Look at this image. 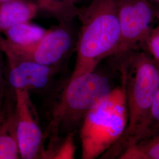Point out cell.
I'll use <instances>...</instances> for the list:
<instances>
[{"label":"cell","mask_w":159,"mask_h":159,"mask_svg":"<svg viewBox=\"0 0 159 159\" xmlns=\"http://www.w3.org/2000/svg\"><path fill=\"white\" fill-rule=\"evenodd\" d=\"M111 57L119 63L128 122L123 134L102 159H119L127 148L149 136L152 105L159 89V66L149 54L133 50Z\"/></svg>","instance_id":"6da1fadb"},{"label":"cell","mask_w":159,"mask_h":159,"mask_svg":"<svg viewBox=\"0 0 159 159\" xmlns=\"http://www.w3.org/2000/svg\"><path fill=\"white\" fill-rule=\"evenodd\" d=\"M118 0H92L77 17L81 24L76 43L77 58L69 80L95 70L103 59L111 57L119 43Z\"/></svg>","instance_id":"7a4b0ae2"},{"label":"cell","mask_w":159,"mask_h":159,"mask_svg":"<svg viewBox=\"0 0 159 159\" xmlns=\"http://www.w3.org/2000/svg\"><path fill=\"white\" fill-rule=\"evenodd\" d=\"M112 90L108 77L95 70L68 80L44 133V143L48 140L51 145L61 135L75 133L86 114Z\"/></svg>","instance_id":"3957f363"},{"label":"cell","mask_w":159,"mask_h":159,"mask_svg":"<svg viewBox=\"0 0 159 159\" xmlns=\"http://www.w3.org/2000/svg\"><path fill=\"white\" fill-rule=\"evenodd\" d=\"M127 122L125 90L121 83L86 114L80 126L81 159L101 157L123 134Z\"/></svg>","instance_id":"277c9868"},{"label":"cell","mask_w":159,"mask_h":159,"mask_svg":"<svg viewBox=\"0 0 159 159\" xmlns=\"http://www.w3.org/2000/svg\"><path fill=\"white\" fill-rule=\"evenodd\" d=\"M117 12L120 37L113 56L146 47L151 25L157 18L154 6L149 0H118Z\"/></svg>","instance_id":"5b68a950"},{"label":"cell","mask_w":159,"mask_h":159,"mask_svg":"<svg viewBox=\"0 0 159 159\" xmlns=\"http://www.w3.org/2000/svg\"><path fill=\"white\" fill-rule=\"evenodd\" d=\"M73 20L59 22L48 30L38 42L29 46H17L6 40L8 45L20 54L37 63L61 67L76 48V38Z\"/></svg>","instance_id":"8992f818"},{"label":"cell","mask_w":159,"mask_h":159,"mask_svg":"<svg viewBox=\"0 0 159 159\" xmlns=\"http://www.w3.org/2000/svg\"><path fill=\"white\" fill-rule=\"evenodd\" d=\"M0 48L8 63L7 83L10 89L39 92L51 86L60 72L59 67L37 63L14 51L0 35Z\"/></svg>","instance_id":"52a82bcc"},{"label":"cell","mask_w":159,"mask_h":159,"mask_svg":"<svg viewBox=\"0 0 159 159\" xmlns=\"http://www.w3.org/2000/svg\"><path fill=\"white\" fill-rule=\"evenodd\" d=\"M13 91L16 99L17 140L21 158H41L44 150V133L31 100L30 93L24 90Z\"/></svg>","instance_id":"ba28073f"},{"label":"cell","mask_w":159,"mask_h":159,"mask_svg":"<svg viewBox=\"0 0 159 159\" xmlns=\"http://www.w3.org/2000/svg\"><path fill=\"white\" fill-rule=\"evenodd\" d=\"M10 90V93L7 91L0 113V159L21 158L17 140L15 94Z\"/></svg>","instance_id":"9c48e42d"},{"label":"cell","mask_w":159,"mask_h":159,"mask_svg":"<svg viewBox=\"0 0 159 159\" xmlns=\"http://www.w3.org/2000/svg\"><path fill=\"white\" fill-rule=\"evenodd\" d=\"M38 10L35 3L29 0H11L0 4V33L18 23L30 21Z\"/></svg>","instance_id":"30bf717a"},{"label":"cell","mask_w":159,"mask_h":159,"mask_svg":"<svg viewBox=\"0 0 159 159\" xmlns=\"http://www.w3.org/2000/svg\"><path fill=\"white\" fill-rule=\"evenodd\" d=\"M48 30L31 23L30 21L18 23L2 33L5 39L17 46H29L40 41Z\"/></svg>","instance_id":"8fae6325"},{"label":"cell","mask_w":159,"mask_h":159,"mask_svg":"<svg viewBox=\"0 0 159 159\" xmlns=\"http://www.w3.org/2000/svg\"><path fill=\"white\" fill-rule=\"evenodd\" d=\"M39 9L50 13L59 22L73 20L81 11L72 0H34Z\"/></svg>","instance_id":"7c38bea8"},{"label":"cell","mask_w":159,"mask_h":159,"mask_svg":"<svg viewBox=\"0 0 159 159\" xmlns=\"http://www.w3.org/2000/svg\"><path fill=\"white\" fill-rule=\"evenodd\" d=\"M119 159H159V133L148 137L127 148Z\"/></svg>","instance_id":"4fadbf2b"},{"label":"cell","mask_w":159,"mask_h":159,"mask_svg":"<svg viewBox=\"0 0 159 159\" xmlns=\"http://www.w3.org/2000/svg\"><path fill=\"white\" fill-rule=\"evenodd\" d=\"M74 133H69L61 141L60 139L51 146L44 149L42 159H72L75 158L76 146L74 142Z\"/></svg>","instance_id":"5bb4252c"},{"label":"cell","mask_w":159,"mask_h":159,"mask_svg":"<svg viewBox=\"0 0 159 159\" xmlns=\"http://www.w3.org/2000/svg\"><path fill=\"white\" fill-rule=\"evenodd\" d=\"M145 47L159 67V23L156 27L152 29Z\"/></svg>","instance_id":"9a60e30c"},{"label":"cell","mask_w":159,"mask_h":159,"mask_svg":"<svg viewBox=\"0 0 159 159\" xmlns=\"http://www.w3.org/2000/svg\"><path fill=\"white\" fill-rule=\"evenodd\" d=\"M157 133H159V89L154 97L152 105L148 136Z\"/></svg>","instance_id":"2e32d148"},{"label":"cell","mask_w":159,"mask_h":159,"mask_svg":"<svg viewBox=\"0 0 159 159\" xmlns=\"http://www.w3.org/2000/svg\"><path fill=\"white\" fill-rule=\"evenodd\" d=\"M3 55L4 54L0 48V113L3 108L7 91V81L4 71Z\"/></svg>","instance_id":"e0dca14e"},{"label":"cell","mask_w":159,"mask_h":159,"mask_svg":"<svg viewBox=\"0 0 159 159\" xmlns=\"http://www.w3.org/2000/svg\"><path fill=\"white\" fill-rule=\"evenodd\" d=\"M156 6H154L156 18L159 20V3H156Z\"/></svg>","instance_id":"ac0fdd59"},{"label":"cell","mask_w":159,"mask_h":159,"mask_svg":"<svg viewBox=\"0 0 159 159\" xmlns=\"http://www.w3.org/2000/svg\"><path fill=\"white\" fill-rule=\"evenodd\" d=\"M84 1V0H72V1L74 2L75 4H77V3H78V2H81V1Z\"/></svg>","instance_id":"d6986e66"},{"label":"cell","mask_w":159,"mask_h":159,"mask_svg":"<svg viewBox=\"0 0 159 159\" xmlns=\"http://www.w3.org/2000/svg\"><path fill=\"white\" fill-rule=\"evenodd\" d=\"M11 1V0H0V4H2L3 2H5L7 1Z\"/></svg>","instance_id":"ffe728a7"},{"label":"cell","mask_w":159,"mask_h":159,"mask_svg":"<svg viewBox=\"0 0 159 159\" xmlns=\"http://www.w3.org/2000/svg\"><path fill=\"white\" fill-rule=\"evenodd\" d=\"M149 1H152L155 2L156 3H159V0H149Z\"/></svg>","instance_id":"44dd1931"}]
</instances>
